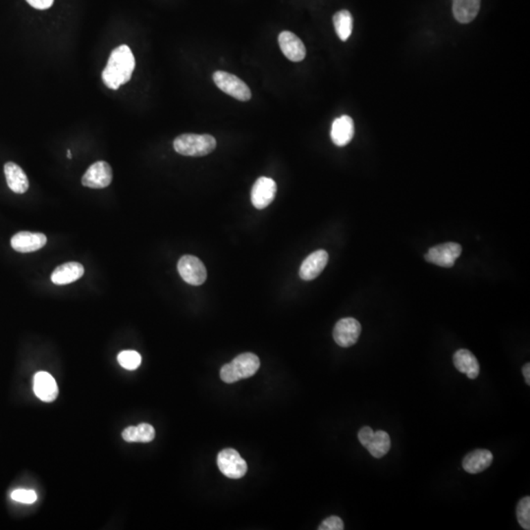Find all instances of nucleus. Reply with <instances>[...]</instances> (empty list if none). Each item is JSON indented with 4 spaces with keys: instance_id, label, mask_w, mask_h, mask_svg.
<instances>
[{
    "instance_id": "nucleus-29",
    "label": "nucleus",
    "mask_w": 530,
    "mask_h": 530,
    "mask_svg": "<svg viewBox=\"0 0 530 530\" xmlns=\"http://www.w3.org/2000/svg\"><path fill=\"white\" fill-rule=\"evenodd\" d=\"M26 1L34 8L45 10L52 6L54 0H26Z\"/></svg>"
},
{
    "instance_id": "nucleus-16",
    "label": "nucleus",
    "mask_w": 530,
    "mask_h": 530,
    "mask_svg": "<svg viewBox=\"0 0 530 530\" xmlns=\"http://www.w3.org/2000/svg\"><path fill=\"white\" fill-rule=\"evenodd\" d=\"M331 140L337 146H347L355 135V125L350 116L343 115L335 119L331 128Z\"/></svg>"
},
{
    "instance_id": "nucleus-18",
    "label": "nucleus",
    "mask_w": 530,
    "mask_h": 530,
    "mask_svg": "<svg viewBox=\"0 0 530 530\" xmlns=\"http://www.w3.org/2000/svg\"><path fill=\"white\" fill-rule=\"evenodd\" d=\"M84 266L79 263H67L55 268L52 274V281L55 285H67L81 278L84 275Z\"/></svg>"
},
{
    "instance_id": "nucleus-30",
    "label": "nucleus",
    "mask_w": 530,
    "mask_h": 530,
    "mask_svg": "<svg viewBox=\"0 0 530 530\" xmlns=\"http://www.w3.org/2000/svg\"><path fill=\"white\" fill-rule=\"evenodd\" d=\"M522 374H524L525 382L527 385L530 384V364L527 362L525 364L524 368H522Z\"/></svg>"
},
{
    "instance_id": "nucleus-13",
    "label": "nucleus",
    "mask_w": 530,
    "mask_h": 530,
    "mask_svg": "<svg viewBox=\"0 0 530 530\" xmlns=\"http://www.w3.org/2000/svg\"><path fill=\"white\" fill-rule=\"evenodd\" d=\"M47 239L45 234L32 233V232H19L11 239V247L16 252H33L38 251L47 244Z\"/></svg>"
},
{
    "instance_id": "nucleus-27",
    "label": "nucleus",
    "mask_w": 530,
    "mask_h": 530,
    "mask_svg": "<svg viewBox=\"0 0 530 530\" xmlns=\"http://www.w3.org/2000/svg\"><path fill=\"white\" fill-rule=\"evenodd\" d=\"M344 529L345 527H344L343 520L340 518L336 517V516L327 518V520H323L322 524L318 527L320 530H343Z\"/></svg>"
},
{
    "instance_id": "nucleus-14",
    "label": "nucleus",
    "mask_w": 530,
    "mask_h": 530,
    "mask_svg": "<svg viewBox=\"0 0 530 530\" xmlns=\"http://www.w3.org/2000/svg\"><path fill=\"white\" fill-rule=\"evenodd\" d=\"M34 392L40 400L52 403L58 396L59 390L56 381L45 371L34 374Z\"/></svg>"
},
{
    "instance_id": "nucleus-6",
    "label": "nucleus",
    "mask_w": 530,
    "mask_h": 530,
    "mask_svg": "<svg viewBox=\"0 0 530 530\" xmlns=\"http://www.w3.org/2000/svg\"><path fill=\"white\" fill-rule=\"evenodd\" d=\"M178 272L184 281L192 286L203 285L208 278V272L201 259L190 254L183 256L178 261Z\"/></svg>"
},
{
    "instance_id": "nucleus-1",
    "label": "nucleus",
    "mask_w": 530,
    "mask_h": 530,
    "mask_svg": "<svg viewBox=\"0 0 530 530\" xmlns=\"http://www.w3.org/2000/svg\"><path fill=\"white\" fill-rule=\"evenodd\" d=\"M136 61L128 45H122L112 50L107 67L102 72V81L110 89L116 91L130 81Z\"/></svg>"
},
{
    "instance_id": "nucleus-20",
    "label": "nucleus",
    "mask_w": 530,
    "mask_h": 530,
    "mask_svg": "<svg viewBox=\"0 0 530 530\" xmlns=\"http://www.w3.org/2000/svg\"><path fill=\"white\" fill-rule=\"evenodd\" d=\"M481 9V0H453V13L462 24L472 22Z\"/></svg>"
},
{
    "instance_id": "nucleus-19",
    "label": "nucleus",
    "mask_w": 530,
    "mask_h": 530,
    "mask_svg": "<svg viewBox=\"0 0 530 530\" xmlns=\"http://www.w3.org/2000/svg\"><path fill=\"white\" fill-rule=\"evenodd\" d=\"M7 185L16 194H24L29 189V180L24 170L14 162L4 165Z\"/></svg>"
},
{
    "instance_id": "nucleus-24",
    "label": "nucleus",
    "mask_w": 530,
    "mask_h": 530,
    "mask_svg": "<svg viewBox=\"0 0 530 530\" xmlns=\"http://www.w3.org/2000/svg\"><path fill=\"white\" fill-rule=\"evenodd\" d=\"M119 364L127 371H135L141 366L142 357L136 351H123L118 355Z\"/></svg>"
},
{
    "instance_id": "nucleus-4",
    "label": "nucleus",
    "mask_w": 530,
    "mask_h": 530,
    "mask_svg": "<svg viewBox=\"0 0 530 530\" xmlns=\"http://www.w3.org/2000/svg\"><path fill=\"white\" fill-rule=\"evenodd\" d=\"M212 78L218 88L227 95L240 100V102H247V100H251V89L237 76L224 72V71H217L213 74Z\"/></svg>"
},
{
    "instance_id": "nucleus-21",
    "label": "nucleus",
    "mask_w": 530,
    "mask_h": 530,
    "mask_svg": "<svg viewBox=\"0 0 530 530\" xmlns=\"http://www.w3.org/2000/svg\"><path fill=\"white\" fill-rule=\"evenodd\" d=\"M123 439L129 443H150L155 439V430L148 423H141L137 426H129L122 432Z\"/></svg>"
},
{
    "instance_id": "nucleus-2",
    "label": "nucleus",
    "mask_w": 530,
    "mask_h": 530,
    "mask_svg": "<svg viewBox=\"0 0 530 530\" xmlns=\"http://www.w3.org/2000/svg\"><path fill=\"white\" fill-rule=\"evenodd\" d=\"M261 362L258 355L252 353H241L229 364L222 366L220 378L225 383L237 382L252 377L258 373Z\"/></svg>"
},
{
    "instance_id": "nucleus-23",
    "label": "nucleus",
    "mask_w": 530,
    "mask_h": 530,
    "mask_svg": "<svg viewBox=\"0 0 530 530\" xmlns=\"http://www.w3.org/2000/svg\"><path fill=\"white\" fill-rule=\"evenodd\" d=\"M335 31L342 41L350 38L353 32V16L348 10H341L333 17Z\"/></svg>"
},
{
    "instance_id": "nucleus-12",
    "label": "nucleus",
    "mask_w": 530,
    "mask_h": 530,
    "mask_svg": "<svg viewBox=\"0 0 530 530\" xmlns=\"http://www.w3.org/2000/svg\"><path fill=\"white\" fill-rule=\"evenodd\" d=\"M328 259H329L328 252L324 250H318L309 254L300 265L299 273L300 279L311 281L320 276V273L327 265Z\"/></svg>"
},
{
    "instance_id": "nucleus-7",
    "label": "nucleus",
    "mask_w": 530,
    "mask_h": 530,
    "mask_svg": "<svg viewBox=\"0 0 530 530\" xmlns=\"http://www.w3.org/2000/svg\"><path fill=\"white\" fill-rule=\"evenodd\" d=\"M462 245L456 243H446V244L435 245L429 249L424 256L426 261L441 267H453L456 259L462 254Z\"/></svg>"
},
{
    "instance_id": "nucleus-25",
    "label": "nucleus",
    "mask_w": 530,
    "mask_h": 530,
    "mask_svg": "<svg viewBox=\"0 0 530 530\" xmlns=\"http://www.w3.org/2000/svg\"><path fill=\"white\" fill-rule=\"evenodd\" d=\"M518 524L525 530L530 529V497H525L518 502L517 507Z\"/></svg>"
},
{
    "instance_id": "nucleus-8",
    "label": "nucleus",
    "mask_w": 530,
    "mask_h": 530,
    "mask_svg": "<svg viewBox=\"0 0 530 530\" xmlns=\"http://www.w3.org/2000/svg\"><path fill=\"white\" fill-rule=\"evenodd\" d=\"M362 333V325L357 320L352 318H343L335 325L333 338L337 345L349 348L355 345Z\"/></svg>"
},
{
    "instance_id": "nucleus-11",
    "label": "nucleus",
    "mask_w": 530,
    "mask_h": 530,
    "mask_svg": "<svg viewBox=\"0 0 530 530\" xmlns=\"http://www.w3.org/2000/svg\"><path fill=\"white\" fill-rule=\"evenodd\" d=\"M279 47L287 58L293 62L304 60L307 55L306 47L299 36L289 31L282 32L278 38Z\"/></svg>"
},
{
    "instance_id": "nucleus-10",
    "label": "nucleus",
    "mask_w": 530,
    "mask_h": 530,
    "mask_svg": "<svg viewBox=\"0 0 530 530\" xmlns=\"http://www.w3.org/2000/svg\"><path fill=\"white\" fill-rule=\"evenodd\" d=\"M276 192V182L268 177H261L252 186V203L258 210H265L274 201Z\"/></svg>"
},
{
    "instance_id": "nucleus-3",
    "label": "nucleus",
    "mask_w": 530,
    "mask_h": 530,
    "mask_svg": "<svg viewBox=\"0 0 530 530\" xmlns=\"http://www.w3.org/2000/svg\"><path fill=\"white\" fill-rule=\"evenodd\" d=\"M217 144V140L210 135L184 134L174 140L173 146L179 155L201 157L212 153Z\"/></svg>"
},
{
    "instance_id": "nucleus-26",
    "label": "nucleus",
    "mask_w": 530,
    "mask_h": 530,
    "mask_svg": "<svg viewBox=\"0 0 530 530\" xmlns=\"http://www.w3.org/2000/svg\"><path fill=\"white\" fill-rule=\"evenodd\" d=\"M11 499L18 503L31 505L38 500V495L34 490L17 489L11 493Z\"/></svg>"
},
{
    "instance_id": "nucleus-9",
    "label": "nucleus",
    "mask_w": 530,
    "mask_h": 530,
    "mask_svg": "<svg viewBox=\"0 0 530 530\" xmlns=\"http://www.w3.org/2000/svg\"><path fill=\"white\" fill-rule=\"evenodd\" d=\"M112 178L111 166L107 162H96L82 176V184L91 189H104L111 184Z\"/></svg>"
},
{
    "instance_id": "nucleus-31",
    "label": "nucleus",
    "mask_w": 530,
    "mask_h": 530,
    "mask_svg": "<svg viewBox=\"0 0 530 530\" xmlns=\"http://www.w3.org/2000/svg\"><path fill=\"white\" fill-rule=\"evenodd\" d=\"M67 157H68L69 159H71V158H72V155H71V151L70 150L68 151Z\"/></svg>"
},
{
    "instance_id": "nucleus-15",
    "label": "nucleus",
    "mask_w": 530,
    "mask_h": 530,
    "mask_svg": "<svg viewBox=\"0 0 530 530\" xmlns=\"http://www.w3.org/2000/svg\"><path fill=\"white\" fill-rule=\"evenodd\" d=\"M493 463V455L489 450L477 449L470 452L463 460V467L469 474H481Z\"/></svg>"
},
{
    "instance_id": "nucleus-22",
    "label": "nucleus",
    "mask_w": 530,
    "mask_h": 530,
    "mask_svg": "<svg viewBox=\"0 0 530 530\" xmlns=\"http://www.w3.org/2000/svg\"><path fill=\"white\" fill-rule=\"evenodd\" d=\"M366 449L374 458H383L391 449V438L385 431H376Z\"/></svg>"
},
{
    "instance_id": "nucleus-5",
    "label": "nucleus",
    "mask_w": 530,
    "mask_h": 530,
    "mask_svg": "<svg viewBox=\"0 0 530 530\" xmlns=\"http://www.w3.org/2000/svg\"><path fill=\"white\" fill-rule=\"evenodd\" d=\"M217 465L225 476L231 479L242 478L247 472V465L236 450H222L217 456Z\"/></svg>"
},
{
    "instance_id": "nucleus-17",
    "label": "nucleus",
    "mask_w": 530,
    "mask_h": 530,
    "mask_svg": "<svg viewBox=\"0 0 530 530\" xmlns=\"http://www.w3.org/2000/svg\"><path fill=\"white\" fill-rule=\"evenodd\" d=\"M454 366L460 373H465L470 379H476L481 373V366L476 355L469 350L461 349L454 353Z\"/></svg>"
},
{
    "instance_id": "nucleus-28",
    "label": "nucleus",
    "mask_w": 530,
    "mask_h": 530,
    "mask_svg": "<svg viewBox=\"0 0 530 530\" xmlns=\"http://www.w3.org/2000/svg\"><path fill=\"white\" fill-rule=\"evenodd\" d=\"M373 434L374 431L373 430V428H369V426H364V428H362L359 431L357 437H359L360 444H362L364 448H366V447L368 446L369 442L373 439Z\"/></svg>"
}]
</instances>
